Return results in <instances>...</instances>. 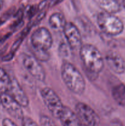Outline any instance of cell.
<instances>
[{
    "instance_id": "24",
    "label": "cell",
    "mask_w": 125,
    "mask_h": 126,
    "mask_svg": "<svg viewBox=\"0 0 125 126\" xmlns=\"http://www.w3.org/2000/svg\"><path fill=\"white\" fill-rule=\"evenodd\" d=\"M47 3H48V1H42L39 4V9H42L43 8H44L47 5Z\"/></svg>"
},
{
    "instance_id": "15",
    "label": "cell",
    "mask_w": 125,
    "mask_h": 126,
    "mask_svg": "<svg viewBox=\"0 0 125 126\" xmlns=\"http://www.w3.org/2000/svg\"><path fill=\"white\" fill-rule=\"evenodd\" d=\"M112 95L118 104L125 106V85L120 84L114 86L112 91Z\"/></svg>"
},
{
    "instance_id": "17",
    "label": "cell",
    "mask_w": 125,
    "mask_h": 126,
    "mask_svg": "<svg viewBox=\"0 0 125 126\" xmlns=\"http://www.w3.org/2000/svg\"><path fill=\"white\" fill-rule=\"evenodd\" d=\"M32 52L33 54V56L39 61L46 62L50 59V54L49 51L37 50L32 48Z\"/></svg>"
},
{
    "instance_id": "18",
    "label": "cell",
    "mask_w": 125,
    "mask_h": 126,
    "mask_svg": "<svg viewBox=\"0 0 125 126\" xmlns=\"http://www.w3.org/2000/svg\"><path fill=\"white\" fill-rule=\"evenodd\" d=\"M39 121L41 126H57L50 117L45 114L40 116Z\"/></svg>"
},
{
    "instance_id": "10",
    "label": "cell",
    "mask_w": 125,
    "mask_h": 126,
    "mask_svg": "<svg viewBox=\"0 0 125 126\" xmlns=\"http://www.w3.org/2000/svg\"><path fill=\"white\" fill-rule=\"evenodd\" d=\"M8 93L23 108L29 105L28 96L15 78H11V85Z\"/></svg>"
},
{
    "instance_id": "19",
    "label": "cell",
    "mask_w": 125,
    "mask_h": 126,
    "mask_svg": "<svg viewBox=\"0 0 125 126\" xmlns=\"http://www.w3.org/2000/svg\"><path fill=\"white\" fill-rule=\"evenodd\" d=\"M22 126H39L33 119L28 116H24L22 119Z\"/></svg>"
},
{
    "instance_id": "7",
    "label": "cell",
    "mask_w": 125,
    "mask_h": 126,
    "mask_svg": "<svg viewBox=\"0 0 125 126\" xmlns=\"http://www.w3.org/2000/svg\"><path fill=\"white\" fill-rule=\"evenodd\" d=\"M23 66L29 74L39 81H44L46 78L44 67L33 55L23 54L22 57Z\"/></svg>"
},
{
    "instance_id": "1",
    "label": "cell",
    "mask_w": 125,
    "mask_h": 126,
    "mask_svg": "<svg viewBox=\"0 0 125 126\" xmlns=\"http://www.w3.org/2000/svg\"><path fill=\"white\" fill-rule=\"evenodd\" d=\"M80 57L88 75L94 78L104 66V60L99 49L91 44H83L79 49Z\"/></svg>"
},
{
    "instance_id": "13",
    "label": "cell",
    "mask_w": 125,
    "mask_h": 126,
    "mask_svg": "<svg viewBox=\"0 0 125 126\" xmlns=\"http://www.w3.org/2000/svg\"><path fill=\"white\" fill-rule=\"evenodd\" d=\"M96 2L104 12L110 14H113L120 12L121 9V4L117 1L113 0H99Z\"/></svg>"
},
{
    "instance_id": "22",
    "label": "cell",
    "mask_w": 125,
    "mask_h": 126,
    "mask_svg": "<svg viewBox=\"0 0 125 126\" xmlns=\"http://www.w3.org/2000/svg\"><path fill=\"white\" fill-rule=\"evenodd\" d=\"M11 11H9L7 12H6L4 14L2 15L1 17H0V25H2L3 23H4L7 20V18H9V17L11 16Z\"/></svg>"
},
{
    "instance_id": "11",
    "label": "cell",
    "mask_w": 125,
    "mask_h": 126,
    "mask_svg": "<svg viewBox=\"0 0 125 126\" xmlns=\"http://www.w3.org/2000/svg\"><path fill=\"white\" fill-rule=\"evenodd\" d=\"M107 64L110 69L117 74H122L125 71V60L118 53L109 51L105 56Z\"/></svg>"
},
{
    "instance_id": "4",
    "label": "cell",
    "mask_w": 125,
    "mask_h": 126,
    "mask_svg": "<svg viewBox=\"0 0 125 126\" xmlns=\"http://www.w3.org/2000/svg\"><path fill=\"white\" fill-rule=\"evenodd\" d=\"M40 95L52 116L59 119L64 107L60 97L53 90L49 87L42 89Z\"/></svg>"
},
{
    "instance_id": "14",
    "label": "cell",
    "mask_w": 125,
    "mask_h": 126,
    "mask_svg": "<svg viewBox=\"0 0 125 126\" xmlns=\"http://www.w3.org/2000/svg\"><path fill=\"white\" fill-rule=\"evenodd\" d=\"M49 23L50 27L55 30H63L67 23L64 16L61 12H55L49 17Z\"/></svg>"
},
{
    "instance_id": "8",
    "label": "cell",
    "mask_w": 125,
    "mask_h": 126,
    "mask_svg": "<svg viewBox=\"0 0 125 126\" xmlns=\"http://www.w3.org/2000/svg\"><path fill=\"white\" fill-rule=\"evenodd\" d=\"M0 103L12 117L22 120L24 117L23 107L18 104L8 93L0 94Z\"/></svg>"
},
{
    "instance_id": "5",
    "label": "cell",
    "mask_w": 125,
    "mask_h": 126,
    "mask_svg": "<svg viewBox=\"0 0 125 126\" xmlns=\"http://www.w3.org/2000/svg\"><path fill=\"white\" fill-rule=\"evenodd\" d=\"M31 43L33 49L49 51L53 44L51 33L45 27L37 28L31 36Z\"/></svg>"
},
{
    "instance_id": "21",
    "label": "cell",
    "mask_w": 125,
    "mask_h": 126,
    "mask_svg": "<svg viewBox=\"0 0 125 126\" xmlns=\"http://www.w3.org/2000/svg\"><path fill=\"white\" fill-rule=\"evenodd\" d=\"M2 126H18L12 119L4 118L2 121Z\"/></svg>"
},
{
    "instance_id": "27",
    "label": "cell",
    "mask_w": 125,
    "mask_h": 126,
    "mask_svg": "<svg viewBox=\"0 0 125 126\" xmlns=\"http://www.w3.org/2000/svg\"><path fill=\"white\" fill-rule=\"evenodd\" d=\"M0 105H1V103H0Z\"/></svg>"
},
{
    "instance_id": "3",
    "label": "cell",
    "mask_w": 125,
    "mask_h": 126,
    "mask_svg": "<svg viewBox=\"0 0 125 126\" xmlns=\"http://www.w3.org/2000/svg\"><path fill=\"white\" fill-rule=\"evenodd\" d=\"M97 23L100 30L109 36L118 35L124 29L123 23L117 16L105 12L99 13Z\"/></svg>"
},
{
    "instance_id": "2",
    "label": "cell",
    "mask_w": 125,
    "mask_h": 126,
    "mask_svg": "<svg viewBox=\"0 0 125 126\" xmlns=\"http://www.w3.org/2000/svg\"><path fill=\"white\" fill-rule=\"evenodd\" d=\"M61 76L67 88L75 94L84 92L86 82L83 75L78 69L67 61H64L61 66Z\"/></svg>"
},
{
    "instance_id": "9",
    "label": "cell",
    "mask_w": 125,
    "mask_h": 126,
    "mask_svg": "<svg viewBox=\"0 0 125 126\" xmlns=\"http://www.w3.org/2000/svg\"><path fill=\"white\" fill-rule=\"evenodd\" d=\"M62 30L70 48L73 50L80 49L83 45L82 35L77 26L72 22H67Z\"/></svg>"
},
{
    "instance_id": "23",
    "label": "cell",
    "mask_w": 125,
    "mask_h": 126,
    "mask_svg": "<svg viewBox=\"0 0 125 126\" xmlns=\"http://www.w3.org/2000/svg\"><path fill=\"white\" fill-rule=\"evenodd\" d=\"M22 39H19L18 40H17V41H15V43L13 44L12 48H11V53H12V54H14L15 52L17 50V48H18V47H19V46L20 45L21 43H22Z\"/></svg>"
},
{
    "instance_id": "26",
    "label": "cell",
    "mask_w": 125,
    "mask_h": 126,
    "mask_svg": "<svg viewBox=\"0 0 125 126\" xmlns=\"http://www.w3.org/2000/svg\"><path fill=\"white\" fill-rule=\"evenodd\" d=\"M123 5L124 7H125V1H123Z\"/></svg>"
},
{
    "instance_id": "6",
    "label": "cell",
    "mask_w": 125,
    "mask_h": 126,
    "mask_svg": "<svg viewBox=\"0 0 125 126\" xmlns=\"http://www.w3.org/2000/svg\"><path fill=\"white\" fill-rule=\"evenodd\" d=\"M75 111L83 126H97L99 124V116L88 105L78 102L76 104Z\"/></svg>"
},
{
    "instance_id": "20",
    "label": "cell",
    "mask_w": 125,
    "mask_h": 126,
    "mask_svg": "<svg viewBox=\"0 0 125 126\" xmlns=\"http://www.w3.org/2000/svg\"><path fill=\"white\" fill-rule=\"evenodd\" d=\"M70 47L69 46L68 44H66L65 43H62L60 45V48H59V52H60V55H62V57H67L69 53V50L68 48Z\"/></svg>"
},
{
    "instance_id": "25",
    "label": "cell",
    "mask_w": 125,
    "mask_h": 126,
    "mask_svg": "<svg viewBox=\"0 0 125 126\" xmlns=\"http://www.w3.org/2000/svg\"><path fill=\"white\" fill-rule=\"evenodd\" d=\"M3 4H4V1H1V0H0V11H1V9L2 8V7H3Z\"/></svg>"
},
{
    "instance_id": "16",
    "label": "cell",
    "mask_w": 125,
    "mask_h": 126,
    "mask_svg": "<svg viewBox=\"0 0 125 126\" xmlns=\"http://www.w3.org/2000/svg\"><path fill=\"white\" fill-rule=\"evenodd\" d=\"M11 85V78L6 70L0 67V92L8 93Z\"/></svg>"
},
{
    "instance_id": "12",
    "label": "cell",
    "mask_w": 125,
    "mask_h": 126,
    "mask_svg": "<svg viewBox=\"0 0 125 126\" xmlns=\"http://www.w3.org/2000/svg\"><path fill=\"white\" fill-rule=\"evenodd\" d=\"M59 119L62 126H83L75 112L64 106Z\"/></svg>"
}]
</instances>
